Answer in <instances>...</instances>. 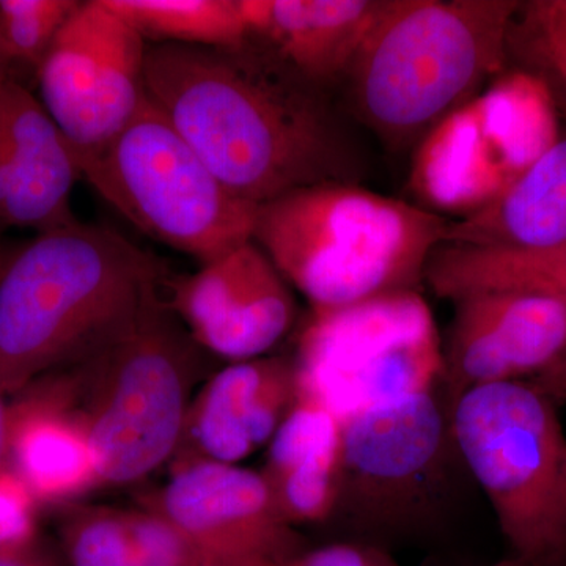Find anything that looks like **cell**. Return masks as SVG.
<instances>
[{
    "mask_svg": "<svg viewBox=\"0 0 566 566\" xmlns=\"http://www.w3.org/2000/svg\"><path fill=\"white\" fill-rule=\"evenodd\" d=\"M297 392L338 420L433 390L442 379V340L419 290L340 308H312L297 337Z\"/></svg>",
    "mask_w": 566,
    "mask_h": 566,
    "instance_id": "obj_8",
    "label": "cell"
},
{
    "mask_svg": "<svg viewBox=\"0 0 566 566\" xmlns=\"http://www.w3.org/2000/svg\"><path fill=\"white\" fill-rule=\"evenodd\" d=\"M545 87L505 70L415 148L409 186L420 207L463 219L510 188L560 134Z\"/></svg>",
    "mask_w": 566,
    "mask_h": 566,
    "instance_id": "obj_9",
    "label": "cell"
},
{
    "mask_svg": "<svg viewBox=\"0 0 566 566\" xmlns=\"http://www.w3.org/2000/svg\"><path fill=\"white\" fill-rule=\"evenodd\" d=\"M144 36L106 0L81 2L36 71L40 103L74 150L122 132L145 99Z\"/></svg>",
    "mask_w": 566,
    "mask_h": 566,
    "instance_id": "obj_11",
    "label": "cell"
},
{
    "mask_svg": "<svg viewBox=\"0 0 566 566\" xmlns=\"http://www.w3.org/2000/svg\"><path fill=\"white\" fill-rule=\"evenodd\" d=\"M205 349L163 297L98 356L51 374L87 433L99 485H128L177 453Z\"/></svg>",
    "mask_w": 566,
    "mask_h": 566,
    "instance_id": "obj_5",
    "label": "cell"
},
{
    "mask_svg": "<svg viewBox=\"0 0 566 566\" xmlns=\"http://www.w3.org/2000/svg\"><path fill=\"white\" fill-rule=\"evenodd\" d=\"M520 0H387L342 84L354 117L390 150L416 148L505 71Z\"/></svg>",
    "mask_w": 566,
    "mask_h": 566,
    "instance_id": "obj_3",
    "label": "cell"
},
{
    "mask_svg": "<svg viewBox=\"0 0 566 566\" xmlns=\"http://www.w3.org/2000/svg\"><path fill=\"white\" fill-rule=\"evenodd\" d=\"M505 70L539 82L566 122V0H520L506 29Z\"/></svg>",
    "mask_w": 566,
    "mask_h": 566,
    "instance_id": "obj_23",
    "label": "cell"
},
{
    "mask_svg": "<svg viewBox=\"0 0 566 566\" xmlns=\"http://www.w3.org/2000/svg\"><path fill=\"white\" fill-rule=\"evenodd\" d=\"M386 6L387 0H241L251 40L324 91L345 81Z\"/></svg>",
    "mask_w": 566,
    "mask_h": 566,
    "instance_id": "obj_17",
    "label": "cell"
},
{
    "mask_svg": "<svg viewBox=\"0 0 566 566\" xmlns=\"http://www.w3.org/2000/svg\"><path fill=\"white\" fill-rule=\"evenodd\" d=\"M81 180L76 153L21 82L0 84V230L36 233L77 221L71 192Z\"/></svg>",
    "mask_w": 566,
    "mask_h": 566,
    "instance_id": "obj_15",
    "label": "cell"
},
{
    "mask_svg": "<svg viewBox=\"0 0 566 566\" xmlns=\"http://www.w3.org/2000/svg\"><path fill=\"white\" fill-rule=\"evenodd\" d=\"M69 566H139L133 512L73 505L61 521Z\"/></svg>",
    "mask_w": 566,
    "mask_h": 566,
    "instance_id": "obj_24",
    "label": "cell"
},
{
    "mask_svg": "<svg viewBox=\"0 0 566 566\" xmlns=\"http://www.w3.org/2000/svg\"><path fill=\"white\" fill-rule=\"evenodd\" d=\"M442 342L450 400L474 387L528 381L566 354V301L547 294L488 292L455 301Z\"/></svg>",
    "mask_w": 566,
    "mask_h": 566,
    "instance_id": "obj_14",
    "label": "cell"
},
{
    "mask_svg": "<svg viewBox=\"0 0 566 566\" xmlns=\"http://www.w3.org/2000/svg\"><path fill=\"white\" fill-rule=\"evenodd\" d=\"M0 566H65L39 542L21 549L0 551Z\"/></svg>",
    "mask_w": 566,
    "mask_h": 566,
    "instance_id": "obj_29",
    "label": "cell"
},
{
    "mask_svg": "<svg viewBox=\"0 0 566 566\" xmlns=\"http://www.w3.org/2000/svg\"><path fill=\"white\" fill-rule=\"evenodd\" d=\"M2 232V230H0ZM2 245H0V266H2Z\"/></svg>",
    "mask_w": 566,
    "mask_h": 566,
    "instance_id": "obj_32",
    "label": "cell"
},
{
    "mask_svg": "<svg viewBox=\"0 0 566 566\" xmlns=\"http://www.w3.org/2000/svg\"><path fill=\"white\" fill-rule=\"evenodd\" d=\"M536 390H539L553 403L562 405L566 401V354L551 365L535 378L528 379Z\"/></svg>",
    "mask_w": 566,
    "mask_h": 566,
    "instance_id": "obj_28",
    "label": "cell"
},
{
    "mask_svg": "<svg viewBox=\"0 0 566 566\" xmlns=\"http://www.w3.org/2000/svg\"><path fill=\"white\" fill-rule=\"evenodd\" d=\"M292 566H398L376 547L337 543L307 549Z\"/></svg>",
    "mask_w": 566,
    "mask_h": 566,
    "instance_id": "obj_27",
    "label": "cell"
},
{
    "mask_svg": "<svg viewBox=\"0 0 566 566\" xmlns=\"http://www.w3.org/2000/svg\"><path fill=\"white\" fill-rule=\"evenodd\" d=\"M450 428L513 557L566 566V436L557 405L528 381L474 387L453 403Z\"/></svg>",
    "mask_w": 566,
    "mask_h": 566,
    "instance_id": "obj_6",
    "label": "cell"
},
{
    "mask_svg": "<svg viewBox=\"0 0 566 566\" xmlns=\"http://www.w3.org/2000/svg\"><path fill=\"white\" fill-rule=\"evenodd\" d=\"M144 91L223 186L255 207L363 177V158L327 91L262 41L148 46Z\"/></svg>",
    "mask_w": 566,
    "mask_h": 566,
    "instance_id": "obj_1",
    "label": "cell"
},
{
    "mask_svg": "<svg viewBox=\"0 0 566 566\" xmlns=\"http://www.w3.org/2000/svg\"><path fill=\"white\" fill-rule=\"evenodd\" d=\"M74 153L81 180L175 251L205 264L252 240L255 205L227 189L147 96L112 139Z\"/></svg>",
    "mask_w": 566,
    "mask_h": 566,
    "instance_id": "obj_7",
    "label": "cell"
},
{
    "mask_svg": "<svg viewBox=\"0 0 566 566\" xmlns=\"http://www.w3.org/2000/svg\"><path fill=\"white\" fill-rule=\"evenodd\" d=\"M424 282L436 296L453 303L488 292L539 293L566 301V248L509 251L442 244L427 264Z\"/></svg>",
    "mask_w": 566,
    "mask_h": 566,
    "instance_id": "obj_21",
    "label": "cell"
},
{
    "mask_svg": "<svg viewBox=\"0 0 566 566\" xmlns=\"http://www.w3.org/2000/svg\"><path fill=\"white\" fill-rule=\"evenodd\" d=\"M449 222L359 182L296 189L256 207L252 240L316 311L419 290Z\"/></svg>",
    "mask_w": 566,
    "mask_h": 566,
    "instance_id": "obj_4",
    "label": "cell"
},
{
    "mask_svg": "<svg viewBox=\"0 0 566 566\" xmlns=\"http://www.w3.org/2000/svg\"><path fill=\"white\" fill-rule=\"evenodd\" d=\"M36 382V381H35ZM11 406L9 463L36 504H62L99 485L87 433L51 376Z\"/></svg>",
    "mask_w": 566,
    "mask_h": 566,
    "instance_id": "obj_18",
    "label": "cell"
},
{
    "mask_svg": "<svg viewBox=\"0 0 566 566\" xmlns=\"http://www.w3.org/2000/svg\"><path fill=\"white\" fill-rule=\"evenodd\" d=\"M6 395L0 394V471L9 463L11 406Z\"/></svg>",
    "mask_w": 566,
    "mask_h": 566,
    "instance_id": "obj_30",
    "label": "cell"
},
{
    "mask_svg": "<svg viewBox=\"0 0 566 566\" xmlns=\"http://www.w3.org/2000/svg\"><path fill=\"white\" fill-rule=\"evenodd\" d=\"M434 389L406 395L342 420V469L334 513L365 532L403 531L441 483L453 449ZM333 513V515H334Z\"/></svg>",
    "mask_w": 566,
    "mask_h": 566,
    "instance_id": "obj_10",
    "label": "cell"
},
{
    "mask_svg": "<svg viewBox=\"0 0 566 566\" xmlns=\"http://www.w3.org/2000/svg\"><path fill=\"white\" fill-rule=\"evenodd\" d=\"M145 40L237 48L251 40L241 0H106Z\"/></svg>",
    "mask_w": 566,
    "mask_h": 566,
    "instance_id": "obj_22",
    "label": "cell"
},
{
    "mask_svg": "<svg viewBox=\"0 0 566 566\" xmlns=\"http://www.w3.org/2000/svg\"><path fill=\"white\" fill-rule=\"evenodd\" d=\"M296 395L293 359L256 357L227 365L189 406L178 446L180 464L240 463L270 444Z\"/></svg>",
    "mask_w": 566,
    "mask_h": 566,
    "instance_id": "obj_16",
    "label": "cell"
},
{
    "mask_svg": "<svg viewBox=\"0 0 566 566\" xmlns=\"http://www.w3.org/2000/svg\"><path fill=\"white\" fill-rule=\"evenodd\" d=\"M340 469V420L327 406L297 392L271 439L262 472L282 516L293 526L333 516Z\"/></svg>",
    "mask_w": 566,
    "mask_h": 566,
    "instance_id": "obj_19",
    "label": "cell"
},
{
    "mask_svg": "<svg viewBox=\"0 0 566 566\" xmlns=\"http://www.w3.org/2000/svg\"><path fill=\"white\" fill-rule=\"evenodd\" d=\"M6 80H7V77L3 76L2 71H0V84H2V82L6 81Z\"/></svg>",
    "mask_w": 566,
    "mask_h": 566,
    "instance_id": "obj_33",
    "label": "cell"
},
{
    "mask_svg": "<svg viewBox=\"0 0 566 566\" xmlns=\"http://www.w3.org/2000/svg\"><path fill=\"white\" fill-rule=\"evenodd\" d=\"M35 499L10 471H0V551L21 549L36 539Z\"/></svg>",
    "mask_w": 566,
    "mask_h": 566,
    "instance_id": "obj_26",
    "label": "cell"
},
{
    "mask_svg": "<svg viewBox=\"0 0 566 566\" xmlns=\"http://www.w3.org/2000/svg\"><path fill=\"white\" fill-rule=\"evenodd\" d=\"M169 304L205 352L233 363L263 357L297 314L292 285L253 240L174 282Z\"/></svg>",
    "mask_w": 566,
    "mask_h": 566,
    "instance_id": "obj_13",
    "label": "cell"
},
{
    "mask_svg": "<svg viewBox=\"0 0 566 566\" xmlns=\"http://www.w3.org/2000/svg\"><path fill=\"white\" fill-rule=\"evenodd\" d=\"M76 0H0V71L10 66L39 71L41 62L77 9Z\"/></svg>",
    "mask_w": 566,
    "mask_h": 566,
    "instance_id": "obj_25",
    "label": "cell"
},
{
    "mask_svg": "<svg viewBox=\"0 0 566 566\" xmlns=\"http://www.w3.org/2000/svg\"><path fill=\"white\" fill-rule=\"evenodd\" d=\"M488 566H527V565L524 564V562H521L520 558L510 557V558H504V560H501V562H495V564L488 565Z\"/></svg>",
    "mask_w": 566,
    "mask_h": 566,
    "instance_id": "obj_31",
    "label": "cell"
},
{
    "mask_svg": "<svg viewBox=\"0 0 566 566\" xmlns=\"http://www.w3.org/2000/svg\"><path fill=\"white\" fill-rule=\"evenodd\" d=\"M164 266L120 233L74 221L0 266V394L93 359L161 300Z\"/></svg>",
    "mask_w": 566,
    "mask_h": 566,
    "instance_id": "obj_2",
    "label": "cell"
},
{
    "mask_svg": "<svg viewBox=\"0 0 566 566\" xmlns=\"http://www.w3.org/2000/svg\"><path fill=\"white\" fill-rule=\"evenodd\" d=\"M147 510L178 528L207 564L292 566L307 551L264 476L238 464H178Z\"/></svg>",
    "mask_w": 566,
    "mask_h": 566,
    "instance_id": "obj_12",
    "label": "cell"
},
{
    "mask_svg": "<svg viewBox=\"0 0 566 566\" xmlns=\"http://www.w3.org/2000/svg\"><path fill=\"white\" fill-rule=\"evenodd\" d=\"M444 244L509 251L566 248V125L493 203L450 221Z\"/></svg>",
    "mask_w": 566,
    "mask_h": 566,
    "instance_id": "obj_20",
    "label": "cell"
}]
</instances>
